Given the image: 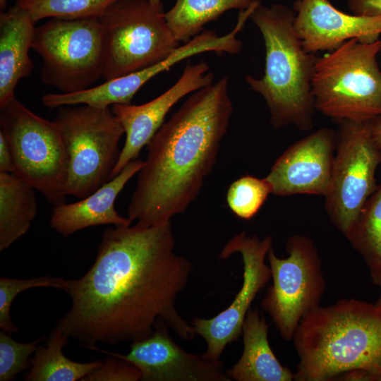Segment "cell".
Masks as SVG:
<instances>
[{
	"instance_id": "6da1fadb",
	"label": "cell",
	"mask_w": 381,
	"mask_h": 381,
	"mask_svg": "<svg viewBox=\"0 0 381 381\" xmlns=\"http://www.w3.org/2000/svg\"><path fill=\"white\" fill-rule=\"evenodd\" d=\"M175 245L171 221L107 229L90 270L68 280L71 307L56 327L85 346L147 338L159 320L181 339H192L193 328L176 301L193 266Z\"/></svg>"
},
{
	"instance_id": "7a4b0ae2",
	"label": "cell",
	"mask_w": 381,
	"mask_h": 381,
	"mask_svg": "<svg viewBox=\"0 0 381 381\" xmlns=\"http://www.w3.org/2000/svg\"><path fill=\"white\" fill-rule=\"evenodd\" d=\"M228 77L193 92L147 146L128 209L131 222L154 226L183 213L216 164L233 111Z\"/></svg>"
},
{
	"instance_id": "3957f363",
	"label": "cell",
	"mask_w": 381,
	"mask_h": 381,
	"mask_svg": "<svg viewBox=\"0 0 381 381\" xmlns=\"http://www.w3.org/2000/svg\"><path fill=\"white\" fill-rule=\"evenodd\" d=\"M298 363L296 381L338 380L362 371L367 381L381 375V310L375 304L341 299L312 309L294 337Z\"/></svg>"
},
{
	"instance_id": "277c9868",
	"label": "cell",
	"mask_w": 381,
	"mask_h": 381,
	"mask_svg": "<svg viewBox=\"0 0 381 381\" xmlns=\"http://www.w3.org/2000/svg\"><path fill=\"white\" fill-rule=\"evenodd\" d=\"M294 18L295 12L284 5H256L249 19L264 40L265 71L260 78L249 75L245 78L264 98L274 128L293 124L309 131L315 110L311 83L318 56L303 48L294 28Z\"/></svg>"
},
{
	"instance_id": "5b68a950",
	"label": "cell",
	"mask_w": 381,
	"mask_h": 381,
	"mask_svg": "<svg viewBox=\"0 0 381 381\" xmlns=\"http://www.w3.org/2000/svg\"><path fill=\"white\" fill-rule=\"evenodd\" d=\"M381 41H346L318 57L312 80L315 110L337 120L370 121L381 115Z\"/></svg>"
},
{
	"instance_id": "8992f818",
	"label": "cell",
	"mask_w": 381,
	"mask_h": 381,
	"mask_svg": "<svg viewBox=\"0 0 381 381\" xmlns=\"http://www.w3.org/2000/svg\"><path fill=\"white\" fill-rule=\"evenodd\" d=\"M68 154L66 195L83 198L111 179L124 130L110 107H59L53 121Z\"/></svg>"
},
{
	"instance_id": "52a82bcc",
	"label": "cell",
	"mask_w": 381,
	"mask_h": 381,
	"mask_svg": "<svg viewBox=\"0 0 381 381\" xmlns=\"http://www.w3.org/2000/svg\"><path fill=\"white\" fill-rule=\"evenodd\" d=\"M98 19L105 80L152 66L180 46L164 13L148 0H117Z\"/></svg>"
},
{
	"instance_id": "ba28073f",
	"label": "cell",
	"mask_w": 381,
	"mask_h": 381,
	"mask_svg": "<svg viewBox=\"0 0 381 381\" xmlns=\"http://www.w3.org/2000/svg\"><path fill=\"white\" fill-rule=\"evenodd\" d=\"M0 127L12 153L13 174L53 206L65 202L68 154L56 124L35 114L15 97L0 107Z\"/></svg>"
},
{
	"instance_id": "9c48e42d",
	"label": "cell",
	"mask_w": 381,
	"mask_h": 381,
	"mask_svg": "<svg viewBox=\"0 0 381 381\" xmlns=\"http://www.w3.org/2000/svg\"><path fill=\"white\" fill-rule=\"evenodd\" d=\"M32 49L42 60V80L61 93L90 88L102 77V31L98 18H52L35 27Z\"/></svg>"
},
{
	"instance_id": "30bf717a",
	"label": "cell",
	"mask_w": 381,
	"mask_h": 381,
	"mask_svg": "<svg viewBox=\"0 0 381 381\" xmlns=\"http://www.w3.org/2000/svg\"><path fill=\"white\" fill-rule=\"evenodd\" d=\"M289 256L278 258L272 246L267 257L272 284L261 301L281 337L292 340L302 318L320 306L325 289L322 262L318 250L306 236H290L286 244Z\"/></svg>"
},
{
	"instance_id": "8fae6325",
	"label": "cell",
	"mask_w": 381,
	"mask_h": 381,
	"mask_svg": "<svg viewBox=\"0 0 381 381\" xmlns=\"http://www.w3.org/2000/svg\"><path fill=\"white\" fill-rule=\"evenodd\" d=\"M339 122L325 207L333 224L346 236L377 187L375 176L381 163V147L372 135L370 121Z\"/></svg>"
},
{
	"instance_id": "7c38bea8",
	"label": "cell",
	"mask_w": 381,
	"mask_h": 381,
	"mask_svg": "<svg viewBox=\"0 0 381 381\" xmlns=\"http://www.w3.org/2000/svg\"><path fill=\"white\" fill-rule=\"evenodd\" d=\"M271 247V236L260 239L243 231L232 237L221 250L220 259L225 260L236 253L241 255L243 284L226 309L212 318H196L192 322L195 334L206 342L207 349L202 354L205 358L219 360L226 345L242 334L244 320L252 302L272 277L270 267L265 262Z\"/></svg>"
},
{
	"instance_id": "4fadbf2b",
	"label": "cell",
	"mask_w": 381,
	"mask_h": 381,
	"mask_svg": "<svg viewBox=\"0 0 381 381\" xmlns=\"http://www.w3.org/2000/svg\"><path fill=\"white\" fill-rule=\"evenodd\" d=\"M169 325L157 322L148 337L133 341L126 354L113 353L89 345L85 347L114 356L134 365L143 381H230L219 360L188 353L175 343L169 334Z\"/></svg>"
},
{
	"instance_id": "5bb4252c",
	"label": "cell",
	"mask_w": 381,
	"mask_h": 381,
	"mask_svg": "<svg viewBox=\"0 0 381 381\" xmlns=\"http://www.w3.org/2000/svg\"><path fill=\"white\" fill-rule=\"evenodd\" d=\"M335 150L336 133L327 128L296 141L277 159L265 177L272 194L325 197L330 186Z\"/></svg>"
},
{
	"instance_id": "9a60e30c",
	"label": "cell",
	"mask_w": 381,
	"mask_h": 381,
	"mask_svg": "<svg viewBox=\"0 0 381 381\" xmlns=\"http://www.w3.org/2000/svg\"><path fill=\"white\" fill-rule=\"evenodd\" d=\"M213 79L214 74L206 62L192 64L188 61L179 80L154 99L140 105H112L111 109L123 128L126 139L111 179L131 161L138 159L143 147L162 126L166 115L177 102L211 84Z\"/></svg>"
},
{
	"instance_id": "2e32d148",
	"label": "cell",
	"mask_w": 381,
	"mask_h": 381,
	"mask_svg": "<svg viewBox=\"0 0 381 381\" xmlns=\"http://www.w3.org/2000/svg\"><path fill=\"white\" fill-rule=\"evenodd\" d=\"M294 28L309 53L332 51L351 39L373 43L381 35V16L344 13L329 0H296Z\"/></svg>"
},
{
	"instance_id": "e0dca14e",
	"label": "cell",
	"mask_w": 381,
	"mask_h": 381,
	"mask_svg": "<svg viewBox=\"0 0 381 381\" xmlns=\"http://www.w3.org/2000/svg\"><path fill=\"white\" fill-rule=\"evenodd\" d=\"M143 163L144 161L140 159L132 160L118 175L80 200L53 206L50 226L61 236L68 237L91 226L131 224L128 217L118 213L114 203L126 184L138 174Z\"/></svg>"
},
{
	"instance_id": "ac0fdd59",
	"label": "cell",
	"mask_w": 381,
	"mask_h": 381,
	"mask_svg": "<svg viewBox=\"0 0 381 381\" xmlns=\"http://www.w3.org/2000/svg\"><path fill=\"white\" fill-rule=\"evenodd\" d=\"M193 54V47L189 44H184L165 59L152 66L105 80L101 85L81 91L46 94L42 97V103L49 108L78 104L104 108L117 104H129L135 93L147 81Z\"/></svg>"
},
{
	"instance_id": "d6986e66",
	"label": "cell",
	"mask_w": 381,
	"mask_h": 381,
	"mask_svg": "<svg viewBox=\"0 0 381 381\" xmlns=\"http://www.w3.org/2000/svg\"><path fill=\"white\" fill-rule=\"evenodd\" d=\"M35 23L27 11L16 4L0 13V107L15 97L17 84L32 71L28 53Z\"/></svg>"
},
{
	"instance_id": "ffe728a7",
	"label": "cell",
	"mask_w": 381,
	"mask_h": 381,
	"mask_svg": "<svg viewBox=\"0 0 381 381\" xmlns=\"http://www.w3.org/2000/svg\"><path fill=\"white\" fill-rule=\"evenodd\" d=\"M268 325L257 309H249L243 325V351L239 360L226 370L236 381H291L294 373L283 366L268 341Z\"/></svg>"
},
{
	"instance_id": "44dd1931",
	"label": "cell",
	"mask_w": 381,
	"mask_h": 381,
	"mask_svg": "<svg viewBox=\"0 0 381 381\" xmlns=\"http://www.w3.org/2000/svg\"><path fill=\"white\" fill-rule=\"evenodd\" d=\"M34 188L11 173L0 172V250L29 230L37 212Z\"/></svg>"
},
{
	"instance_id": "7402d4cb",
	"label": "cell",
	"mask_w": 381,
	"mask_h": 381,
	"mask_svg": "<svg viewBox=\"0 0 381 381\" xmlns=\"http://www.w3.org/2000/svg\"><path fill=\"white\" fill-rule=\"evenodd\" d=\"M68 338L66 332L55 326L46 344L37 346L25 380H82L102 364L100 360L79 363L68 358L63 353V347L67 344Z\"/></svg>"
},
{
	"instance_id": "603a6c76",
	"label": "cell",
	"mask_w": 381,
	"mask_h": 381,
	"mask_svg": "<svg viewBox=\"0 0 381 381\" xmlns=\"http://www.w3.org/2000/svg\"><path fill=\"white\" fill-rule=\"evenodd\" d=\"M256 0H176L164 13L166 22L177 41L188 42L202 31L205 25L227 11L244 10Z\"/></svg>"
},
{
	"instance_id": "cb8c5ba5",
	"label": "cell",
	"mask_w": 381,
	"mask_h": 381,
	"mask_svg": "<svg viewBox=\"0 0 381 381\" xmlns=\"http://www.w3.org/2000/svg\"><path fill=\"white\" fill-rule=\"evenodd\" d=\"M363 258L371 275L381 272V183L370 196L346 235Z\"/></svg>"
},
{
	"instance_id": "d4e9b609",
	"label": "cell",
	"mask_w": 381,
	"mask_h": 381,
	"mask_svg": "<svg viewBox=\"0 0 381 381\" xmlns=\"http://www.w3.org/2000/svg\"><path fill=\"white\" fill-rule=\"evenodd\" d=\"M117 0H17L36 23L45 18L67 20L99 18Z\"/></svg>"
},
{
	"instance_id": "484cf974",
	"label": "cell",
	"mask_w": 381,
	"mask_h": 381,
	"mask_svg": "<svg viewBox=\"0 0 381 381\" xmlns=\"http://www.w3.org/2000/svg\"><path fill=\"white\" fill-rule=\"evenodd\" d=\"M270 193H272V187L265 178L247 175L230 185L226 202L236 216L248 220L258 213Z\"/></svg>"
},
{
	"instance_id": "4316f807",
	"label": "cell",
	"mask_w": 381,
	"mask_h": 381,
	"mask_svg": "<svg viewBox=\"0 0 381 381\" xmlns=\"http://www.w3.org/2000/svg\"><path fill=\"white\" fill-rule=\"evenodd\" d=\"M68 280L51 276H40L30 279L0 278V327L9 334L16 332L17 327L11 318V306L20 292L33 288L52 287L67 291Z\"/></svg>"
},
{
	"instance_id": "83f0119b",
	"label": "cell",
	"mask_w": 381,
	"mask_h": 381,
	"mask_svg": "<svg viewBox=\"0 0 381 381\" xmlns=\"http://www.w3.org/2000/svg\"><path fill=\"white\" fill-rule=\"evenodd\" d=\"M5 331L0 332V381H10L18 374L29 369L30 357L44 340L43 336L32 341L20 343L15 341Z\"/></svg>"
},
{
	"instance_id": "f1b7e54d",
	"label": "cell",
	"mask_w": 381,
	"mask_h": 381,
	"mask_svg": "<svg viewBox=\"0 0 381 381\" xmlns=\"http://www.w3.org/2000/svg\"><path fill=\"white\" fill-rule=\"evenodd\" d=\"M141 373L132 363L108 355V358L82 381H137Z\"/></svg>"
},
{
	"instance_id": "f546056e",
	"label": "cell",
	"mask_w": 381,
	"mask_h": 381,
	"mask_svg": "<svg viewBox=\"0 0 381 381\" xmlns=\"http://www.w3.org/2000/svg\"><path fill=\"white\" fill-rule=\"evenodd\" d=\"M353 14L361 16H381V0H346Z\"/></svg>"
},
{
	"instance_id": "4dcf8cb0",
	"label": "cell",
	"mask_w": 381,
	"mask_h": 381,
	"mask_svg": "<svg viewBox=\"0 0 381 381\" xmlns=\"http://www.w3.org/2000/svg\"><path fill=\"white\" fill-rule=\"evenodd\" d=\"M13 171L12 153L5 135L0 131V172L13 174Z\"/></svg>"
},
{
	"instance_id": "1f68e13d",
	"label": "cell",
	"mask_w": 381,
	"mask_h": 381,
	"mask_svg": "<svg viewBox=\"0 0 381 381\" xmlns=\"http://www.w3.org/2000/svg\"><path fill=\"white\" fill-rule=\"evenodd\" d=\"M370 125L372 135L375 142L381 147V115L370 121Z\"/></svg>"
},
{
	"instance_id": "d6a6232c",
	"label": "cell",
	"mask_w": 381,
	"mask_h": 381,
	"mask_svg": "<svg viewBox=\"0 0 381 381\" xmlns=\"http://www.w3.org/2000/svg\"><path fill=\"white\" fill-rule=\"evenodd\" d=\"M371 277H372L373 283L378 285L380 288V295L378 300L375 303V305L377 306V308L380 310H381V272L372 274Z\"/></svg>"
},
{
	"instance_id": "836d02e7",
	"label": "cell",
	"mask_w": 381,
	"mask_h": 381,
	"mask_svg": "<svg viewBox=\"0 0 381 381\" xmlns=\"http://www.w3.org/2000/svg\"><path fill=\"white\" fill-rule=\"evenodd\" d=\"M152 5L159 11H163L162 0H148Z\"/></svg>"
},
{
	"instance_id": "e575fe53",
	"label": "cell",
	"mask_w": 381,
	"mask_h": 381,
	"mask_svg": "<svg viewBox=\"0 0 381 381\" xmlns=\"http://www.w3.org/2000/svg\"><path fill=\"white\" fill-rule=\"evenodd\" d=\"M8 0H0V8L2 11L5 10Z\"/></svg>"
},
{
	"instance_id": "d590c367",
	"label": "cell",
	"mask_w": 381,
	"mask_h": 381,
	"mask_svg": "<svg viewBox=\"0 0 381 381\" xmlns=\"http://www.w3.org/2000/svg\"><path fill=\"white\" fill-rule=\"evenodd\" d=\"M377 381H381V375L378 377Z\"/></svg>"
},
{
	"instance_id": "8d00e7d4",
	"label": "cell",
	"mask_w": 381,
	"mask_h": 381,
	"mask_svg": "<svg viewBox=\"0 0 381 381\" xmlns=\"http://www.w3.org/2000/svg\"><path fill=\"white\" fill-rule=\"evenodd\" d=\"M380 52H381V50H380Z\"/></svg>"
}]
</instances>
